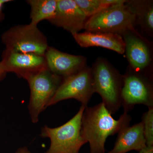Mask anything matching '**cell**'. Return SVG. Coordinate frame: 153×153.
I'll return each mask as SVG.
<instances>
[{
  "label": "cell",
  "mask_w": 153,
  "mask_h": 153,
  "mask_svg": "<svg viewBox=\"0 0 153 153\" xmlns=\"http://www.w3.org/2000/svg\"><path fill=\"white\" fill-rule=\"evenodd\" d=\"M63 79L62 77L53 74L47 68L26 79L30 88L28 108L33 123L39 122L40 115L48 107Z\"/></svg>",
  "instance_id": "cell-5"
},
{
  "label": "cell",
  "mask_w": 153,
  "mask_h": 153,
  "mask_svg": "<svg viewBox=\"0 0 153 153\" xmlns=\"http://www.w3.org/2000/svg\"><path fill=\"white\" fill-rule=\"evenodd\" d=\"M12 1L11 0H0V22H2L4 19L5 15L3 12V7L6 3Z\"/></svg>",
  "instance_id": "cell-19"
},
{
  "label": "cell",
  "mask_w": 153,
  "mask_h": 153,
  "mask_svg": "<svg viewBox=\"0 0 153 153\" xmlns=\"http://www.w3.org/2000/svg\"><path fill=\"white\" fill-rule=\"evenodd\" d=\"M142 122L146 146L153 147V107L149 108L143 114Z\"/></svg>",
  "instance_id": "cell-18"
},
{
  "label": "cell",
  "mask_w": 153,
  "mask_h": 153,
  "mask_svg": "<svg viewBox=\"0 0 153 153\" xmlns=\"http://www.w3.org/2000/svg\"><path fill=\"white\" fill-rule=\"evenodd\" d=\"M6 74L3 73L2 71L0 70V82L3 80L5 77Z\"/></svg>",
  "instance_id": "cell-22"
},
{
  "label": "cell",
  "mask_w": 153,
  "mask_h": 153,
  "mask_svg": "<svg viewBox=\"0 0 153 153\" xmlns=\"http://www.w3.org/2000/svg\"><path fill=\"white\" fill-rule=\"evenodd\" d=\"M139 153H153V147H147L139 152Z\"/></svg>",
  "instance_id": "cell-21"
},
{
  "label": "cell",
  "mask_w": 153,
  "mask_h": 153,
  "mask_svg": "<svg viewBox=\"0 0 153 153\" xmlns=\"http://www.w3.org/2000/svg\"><path fill=\"white\" fill-rule=\"evenodd\" d=\"M125 2L111 6L87 19L84 30L88 32H103L121 36L128 31H137L135 17Z\"/></svg>",
  "instance_id": "cell-4"
},
{
  "label": "cell",
  "mask_w": 153,
  "mask_h": 153,
  "mask_svg": "<svg viewBox=\"0 0 153 153\" xmlns=\"http://www.w3.org/2000/svg\"><path fill=\"white\" fill-rule=\"evenodd\" d=\"M74 40L82 48L101 47L123 55L125 52V44L122 36L117 34L103 32L77 33L73 36Z\"/></svg>",
  "instance_id": "cell-13"
},
{
  "label": "cell",
  "mask_w": 153,
  "mask_h": 153,
  "mask_svg": "<svg viewBox=\"0 0 153 153\" xmlns=\"http://www.w3.org/2000/svg\"><path fill=\"white\" fill-rule=\"evenodd\" d=\"M87 19L111 6L125 2V0H74Z\"/></svg>",
  "instance_id": "cell-17"
},
{
  "label": "cell",
  "mask_w": 153,
  "mask_h": 153,
  "mask_svg": "<svg viewBox=\"0 0 153 153\" xmlns=\"http://www.w3.org/2000/svg\"><path fill=\"white\" fill-rule=\"evenodd\" d=\"M91 70L94 92L101 97L110 113L114 114L122 106L123 76L102 57L97 59Z\"/></svg>",
  "instance_id": "cell-2"
},
{
  "label": "cell",
  "mask_w": 153,
  "mask_h": 153,
  "mask_svg": "<svg viewBox=\"0 0 153 153\" xmlns=\"http://www.w3.org/2000/svg\"><path fill=\"white\" fill-rule=\"evenodd\" d=\"M47 68L45 56L15 52L6 49L2 54L0 70L6 74L13 72L27 79L30 76Z\"/></svg>",
  "instance_id": "cell-9"
},
{
  "label": "cell",
  "mask_w": 153,
  "mask_h": 153,
  "mask_svg": "<svg viewBox=\"0 0 153 153\" xmlns=\"http://www.w3.org/2000/svg\"><path fill=\"white\" fill-rule=\"evenodd\" d=\"M126 3L134 15L136 25L151 36L153 33V1L133 0Z\"/></svg>",
  "instance_id": "cell-15"
},
{
  "label": "cell",
  "mask_w": 153,
  "mask_h": 153,
  "mask_svg": "<svg viewBox=\"0 0 153 153\" xmlns=\"http://www.w3.org/2000/svg\"><path fill=\"white\" fill-rule=\"evenodd\" d=\"M27 1L31 9V24L37 26L41 21H49L55 16L57 0H28Z\"/></svg>",
  "instance_id": "cell-16"
},
{
  "label": "cell",
  "mask_w": 153,
  "mask_h": 153,
  "mask_svg": "<svg viewBox=\"0 0 153 153\" xmlns=\"http://www.w3.org/2000/svg\"><path fill=\"white\" fill-rule=\"evenodd\" d=\"M123 76L122 106L128 113L137 105L153 107V88L152 77L129 69Z\"/></svg>",
  "instance_id": "cell-8"
},
{
  "label": "cell",
  "mask_w": 153,
  "mask_h": 153,
  "mask_svg": "<svg viewBox=\"0 0 153 153\" xmlns=\"http://www.w3.org/2000/svg\"><path fill=\"white\" fill-rule=\"evenodd\" d=\"M1 39L6 49L21 53L44 56L49 47L45 35L31 23L12 27L3 33Z\"/></svg>",
  "instance_id": "cell-6"
},
{
  "label": "cell",
  "mask_w": 153,
  "mask_h": 153,
  "mask_svg": "<svg viewBox=\"0 0 153 153\" xmlns=\"http://www.w3.org/2000/svg\"><path fill=\"white\" fill-rule=\"evenodd\" d=\"M125 52L132 71L151 76L148 71L152 62L150 49L145 38L137 31H128L121 35Z\"/></svg>",
  "instance_id": "cell-10"
},
{
  "label": "cell",
  "mask_w": 153,
  "mask_h": 153,
  "mask_svg": "<svg viewBox=\"0 0 153 153\" xmlns=\"http://www.w3.org/2000/svg\"><path fill=\"white\" fill-rule=\"evenodd\" d=\"M16 153H32L29 150L28 148L26 146H24L18 149Z\"/></svg>",
  "instance_id": "cell-20"
},
{
  "label": "cell",
  "mask_w": 153,
  "mask_h": 153,
  "mask_svg": "<svg viewBox=\"0 0 153 153\" xmlns=\"http://www.w3.org/2000/svg\"><path fill=\"white\" fill-rule=\"evenodd\" d=\"M131 119L126 112L114 119L102 102L86 107L82 114L81 134L89 143L90 153H105L107 139L129 126Z\"/></svg>",
  "instance_id": "cell-1"
},
{
  "label": "cell",
  "mask_w": 153,
  "mask_h": 153,
  "mask_svg": "<svg viewBox=\"0 0 153 153\" xmlns=\"http://www.w3.org/2000/svg\"><path fill=\"white\" fill-rule=\"evenodd\" d=\"M94 93L91 68L86 66L75 74L63 79L48 107L65 100L74 99L86 107Z\"/></svg>",
  "instance_id": "cell-7"
},
{
  "label": "cell",
  "mask_w": 153,
  "mask_h": 153,
  "mask_svg": "<svg viewBox=\"0 0 153 153\" xmlns=\"http://www.w3.org/2000/svg\"><path fill=\"white\" fill-rule=\"evenodd\" d=\"M85 107L81 105L76 114L60 126L51 128L45 125L40 136L48 138L50 146L45 153H79L87 142L81 134L82 114Z\"/></svg>",
  "instance_id": "cell-3"
},
{
  "label": "cell",
  "mask_w": 153,
  "mask_h": 153,
  "mask_svg": "<svg viewBox=\"0 0 153 153\" xmlns=\"http://www.w3.org/2000/svg\"><path fill=\"white\" fill-rule=\"evenodd\" d=\"M146 147L141 121L120 131L113 148L108 153H127L131 151L139 152Z\"/></svg>",
  "instance_id": "cell-14"
},
{
  "label": "cell",
  "mask_w": 153,
  "mask_h": 153,
  "mask_svg": "<svg viewBox=\"0 0 153 153\" xmlns=\"http://www.w3.org/2000/svg\"><path fill=\"white\" fill-rule=\"evenodd\" d=\"M47 68L63 79L82 70L86 66L87 59L82 55H71L49 47L45 55Z\"/></svg>",
  "instance_id": "cell-11"
},
{
  "label": "cell",
  "mask_w": 153,
  "mask_h": 153,
  "mask_svg": "<svg viewBox=\"0 0 153 153\" xmlns=\"http://www.w3.org/2000/svg\"><path fill=\"white\" fill-rule=\"evenodd\" d=\"M87 19L74 0H57L55 16L49 22L73 36L84 29Z\"/></svg>",
  "instance_id": "cell-12"
}]
</instances>
